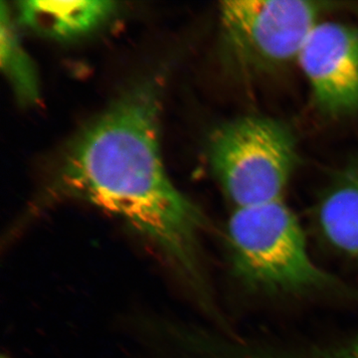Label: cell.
Returning <instances> with one entry per match:
<instances>
[{
  "label": "cell",
  "instance_id": "cell-1",
  "mask_svg": "<svg viewBox=\"0 0 358 358\" xmlns=\"http://www.w3.org/2000/svg\"><path fill=\"white\" fill-rule=\"evenodd\" d=\"M162 90L159 78L141 81L90 122L66 150L55 190L117 216L150 240L207 305L199 243L207 220L164 169Z\"/></svg>",
  "mask_w": 358,
  "mask_h": 358
},
{
  "label": "cell",
  "instance_id": "cell-2",
  "mask_svg": "<svg viewBox=\"0 0 358 358\" xmlns=\"http://www.w3.org/2000/svg\"><path fill=\"white\" fill-rule=\"evenodd\" d=\"M228 237L235 272L252 286L277 292L334 286L310 258L300 222L282 199L235 209Z\"/></svg>",
  "mask_w": 358,
  "mask_h": 358
},
{
  "label": "cell",
  "instance_id": "cell-3",
  "mask_svg": "<svg viewBox=\"0 0 358 358\" xmlns=\"http://www.w3.org/2000/svg\"><path fill=\"white\" fill-rule=\"evenodd\" d=\"M209 159L235 209L282 199L296 162L293 134L271 117L246 115L211 134Z\"/></svg>",
  "mask_w": 358,
  "mask_h": 358
},
{
  "label": "cell",
  "instance_id": "cell-4",
  "mask_svg": "<svg viewBox=\"0 0 358 358\" xmlns=\"http://www.w3.org/2000/svg\"><path fill=\"white\" fill-rule=\"evenodd\" d=\"M319 7L303 0H236L221 4L224 43L240 67L266 71L298 59L317 24Z\"/></svg>",
  "mask_w": 358,
  "mask_h": 358
},
{
  "label": "cell",
  "instance_id": "cell-5",
  "mask_svg": "<svg viewBox=\"0 0 358 358\" xmlns=\"http://www.w3.org/2000/svg\"><path fill=\"white\" fill-rule=\"evenodd\" d=\"M296 61L320 110L331 115L358 112V28L317 23Z\"/></svg>",
  "mask_w": 358,
  "mask_h": 358
},
{
  "label": "cell",
  "instance_id": "cell-6",
  "mask_svg": "<svg viewBox=\"0 0 358 358\" xmlns=\"http://www.w3.org/2000/svg\"><path fill=\"white\" fill-rule=\"evenodd\" d=\"M113 1H21L18 3L22 24L44 36L68 40L94 32L115 15Z\"/></svg>",
  "mask_w": 358,
  "mask_h": 358
},
{
  "label": "cell",
  "instance_id": "cell-7",
  "mask_svg": "<svg viewBox=\"0 0 358 358\" xmlns=\"http://www.w3.org/2000/svg\"><path fill=\"white\" fill-rule=\"evenodd\" d=\"M319 221L327 241L358 261V159L339 174L324 195Z\"/></svg>",
  "mask_w": 358,
  "mask_h": 358
},
{
  "label": "cell",
  "instance_id": "cell-8",
  "mask_svg": "<svg viewBox=\"0 0 358 358\" xmlns=\"http://www.w3.org/2000/svg\"><path fill=\"white\" fill-rule=\"evenodd\" d=\"M0 64L17 100L23 105L38 103L40 88L37 71L21 44L10 10L4 2L1 3L0 13Z\"/></svg>",
  "mask_w": 358,
  "mask_h": 358
},
{
  "label": "cell",
  "instance_id": "cell-9",
  "mask_svg": "<svg viewBox=\"0 0 358 358\" xmlns=\"http://www.w3.org/2000/svg\"><path fill=\"white\" fill-rule=\"evenodd\" d=\"M2 358H7V357H2Z\"/></svg>",
  "mask_w": 358,
  "mask_h": 358
}]
</instances>
